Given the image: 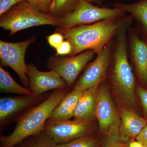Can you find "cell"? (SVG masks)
Instances as JSON below:
<instances>
[{
  "mask_svg": "<svg viewBox=\"0 0 147 147\" xmlns=\"http://www.w3.org/2000/svg\"><path fill=\"white\" fill-rule=\"evenodd\" d=\"M13 147H59L44 131L29 136Z\"/></svg>",
  "mask_w": 147,
  "mask_h": 147,
  "instance_id": "obj_19",
  "label": "cell"
},
{
  "mask_svg": "<svg viewBox=\"0 0 147 147\" xmlns=\"http://www.w3.org/2000/svg\"><path fill=\"white\" fill-rule=\"evenodd\" d=\"M24 0H0V16L7 12L11 7Z\"/></svg>",
  "mask_w": 147,
  "mask_h": 147,
  "instance_id": "obj_26",
  "label": "cell"
},
{
  "mask_svg": "<svg viewBox=\"0 0 147 147\" xmlns=\"http://www.w3.org/2000/svg\"><path fill=\"white\" fill-rule=\"evenodd\" d=\"M127 36L128 57L137 78L147 88V41L133 29H129Z\"/></svg>",
  "mask_w": 147,
  "mask_h": 147,
  "instance_id": "obj_13",
  "label": "cell"
},
{
  "mask_svg": "<svg viewBox=\"0 0 147 147\" xmlns=\"http://www.w3.org/2000/svg\"><path fill=\"white\" fill-rule=\"evenodd\" d=\"M86 1H88L91 3L97 4L99 5H101L102 2V0H86Z\"/></svg>",
  "mask_w": 147,
  "mask_h": 147,
  "instance_id": "obj_30",
  "label": "cell"
},
{
  "mask_svg": "<svg viewBox=\"0 0 147 147\" xmlns=\"http://www.w3.org/2000/svg\"><path fill=\"white\" fill-rule=\"evenodd\" d=\"M64 39L65 38L63 35L57 32H55V33L47 37L48 43L55 49L57 48L62 44L64 41Z\"/></svg>",
  "mask_w": 147,
  "mask_h": 147,
  "instance_id": "obj_25",
  "label": "cell"
},
{
  "mask_svg": "<svg viewBox=\"0 0 147 147\" xmlns=\"http://www.w3.org/2000/svg\"><path fill=\"white\" fill-rule=\"evenodd\" d=\"M136 91L142 104L143 112L147 119V88L138 85L136 86Z\"/></svg>",
  "mask_w": 147,
  "mask_h": 147,
  "instance_id": "obj_23",
  "label": "cell"
},
{
  "mask_svg": "<svg viewBox=\"0 0 147 147\" xmlns=\"http://www.w3.org/2000/svg\"><path fill=\"white\" fill-rule=\"evenodd\" d=\"M131 15L121 19L114 38L109 79L117 94L127 107L134 110L136 105L135 77L129 61L127 32L133 21Z\"/></svg>",
  "mask_w": 147,
  "mask_h": 147,
  "instance_id": "obj_1",
  "label": "cell"
},
{
  "mask_svg": "<svg viewBox=\"0 0 147 147\" xmlns=\"http://www.w3.org/2000/svg\"><path fill=\"white\" fill-rule=\"evenodd\" d=\"M127 147H144L141 143L138 141L131 140L129 142Z\"/></svg>",
  "mask_w": 147,
  "mask_h": 147,
  "instance_id": "obj_29",
  "label": "cell"
},
{
  "mask_svg": "<svg viewBox=\"0 0 147 147\" xmlns=\"http://www.w3.org/2000/svg\"><path fill=\"white\" fill-rule=\"evenodd\" d=\"M102 1H103V0H102Z\"/></svg>",
  "mask_w": 147,
  "mask_h": 147,
  "instance_id": "obj_31",
  "label": "cell"
},
{
  "mask_svg": "<svg viewBox=\"0 0 147 147\" xmlns=\"http://www.w3.org/2000/svg\"><path fill=\"white\" fill-rule=\"evenodd\" d=\"M51 92L41 95H20L0 98V133L11 123H16L31 108L45 100Z\"/></svg>",
  "mask_w": 147,
  "mask_h": 147,
  "instance_id": "obj_6",
  "label": "cell"
},
{
  "mask_svg": "<svg viewBox=\"0 0 147 147\" xmlns=\"http://www.w3.org/2000/svg\"><path fill=\"white\" fill-rule=\"evenodd\" d=\"M57 53L56 55L58 56L69 55L71 54L72 51V46L71 43L68 40L64 41L56 49Z\"/></svg>",
  "mask_w": 147,
  "mask_h": 147,
  "instance_id": "obj_27",
  "label": "cell"
},
{
  "mask_svg": "<svg viewBox=\"0 0 147 147\" xmlns=\"http://www.w3.org/2000/svg\"><path fill=\"white\" fill-rule=\"evenodd\" d=\"M52 25L57 27V17L44 13L34 5L24 1L11 7L0 18V26L9 30V35L34 26Z\"/></svg>",
  "mask_w": 147,
  "mask_h": 147,
  "instance_id": "obj_4",
  "label": "cell"
},
{
  "mask_svg": "<svg viewBox=\"0 0 147 147\" xmlns=\"http://www.w3.org/2000/svg\"><path fill=\"white\" fill-rule=\"evenodd\" d=\"M95 54L94 51L88 50L71 57L53 55L48 59L47 67L59 73L70 88Z\"/></svg>",
  "mask_w": 147,
  "mask_h": 147,
  "instance_id": "obj_9",
  "label": "cell"
},
{
  "mask_svg": "<svg viewBox=\"0 0 147 147\" xmlns=\"http://www.w3.org/2000/svg\"><path fill=\"white\" fill-rule=\"evenodd\" d=\"M119 113L121 122L119 136L124 142L136 138L147 125V120L127 107L121 108Z\"/></svg>",
  "mask_w": 147,
  "mask_h": 147,
  "instance_id": "obj_14",
  "label": "cell"
},
{
  "mask_svg": "<svg viewBox=\"0 0 147 147\" xmlns=\"http://www.w3.org/2000/svg\"><path fill=\"white\" fill-rule=\"evenodd\" d=\"M126 12L121 9L100 7L93 5L86 0H78L74 9L64 16L57 17L59 23L58 28L69 29L90 25L104 20L121 19Z\"/></svg>",
  "mask_w": 147,
  "mask_h": 147,
  "instance_id": "obj_5",
  "label": "cell"
},
{
  "mask_svg": "<svg viewBox=\"0 0 147 147\" xmlns=\"http://www.w3.org/2000/svg\"><path fill=\"white\" fill-rule=\"evenodd\" d=\"M113 5L130 13L137 22L142 38L147 41V0H139L130 4L117 3Z\"/></svg>",
  "mask_w": 147,
  "mask_h": 147,
  "instance_id": "obj_17",
  "label": "cell"
},
{
  "mask_svg": "<svg viewBox=\"0 0 147 147\" xmlns=\"http://www.w3.org/2000/svg\"><path fill=\"white\" fill-rule=\"evenodd\" d=\"M114 38L107 44L94 61L85 67L73 87L74 89L86 90L98 86L105 80L110 66Z\"/></svg>",
  "mask_w": 147,
  "mask_h": 147,
  "instance_id": "obj_11",
  "label": "cell"
},
{
  "mask_svg": "<svg viewBox=\"0 0 147 147\" xmlns=\"http://www.w3.org/2000/svg\"><path fill=\"white\" fill-rule=\"evenodd\" d=\"M83 92L74 89L69 92L53 110L48 120L63 121L68 120L74 117L77 102Z\"/></svg>",
  "mask_w": 147,
  "mask_h": 147,
  "instance_id": "obj_16",
  "label": "cell"
},
{
  "mask_svg": "<svg viewBox=\"0 0 147 147\" xmlns=\"http://www.w3.org/2000/svg\"><path fill=\"white\" fill-rule=\"evenodd\" d=\"M94 122L74 120L63 121L48 120L43 131L57 145L62 144L81 137L94 134Z\"/></svg>",
  "mask_w": 147,
  "mask_h": 147,
  "instance_id": "obj_7",
  "label": "cell"
},
{
  "mask_svg": "<svg viewBox=\"0 0 147 147\" xmlns=\"http://www.w3.org/2000/svg\"><path fill=\"white\" fill-rule=\"evenodd\" d=\"M121 18L102 20L69 29L57 27L55 32L61 33L65 39L71 43L72 51L69 57L88 50H93L97 55L115 36Z\"/></svg>",
  "mask_w": 147,
  "mask_h": 147,
  "instance_id": "obj_2",
  "label": "cell"
},
{
  "mask_svg": "<svg viewBox=\"0 0 147 147\" xmlns=\"http://www.w3.org/2000/svg\"><path fill=\"white\" fill-rule=\"evenodd\" d=\"M34 5L44 13H50V6L53 0H24Z\"/></svg>",
  "mask_w": 147,
  "mask_h": 147,
  "instance_id": "obj_24",
  "label": "cell"
},
{
  "mask_svg": "<svg viewBox=\"0 0 147 147\" xmlns=\"http://www.w3.org/2000/svg\"><path fill=\"white\" fill-rule=\"evenodd\" d=\"M0 88L1 91L6 93L18 95H33L30 89L19 85L14 81L7 71L0 66Z\"/></svg>",
  "mask_w": 147,
  "mask_h": 147,
  "instance_id": "obj_18",
  "label": "cell"
},
{
  "mask_svg": "<svg viewBox=\"0 0 147 147\" xmlns=\"http://www.w3.org/2000/svg\"><path fill=\"white\" fill-rule=\"evenodd\" d=\"M59 147H102V142L94 134L75 139L62 144Z\"/></svg>",
  "mask_w": 147,
  "mask_h": 147,
  "instance_id": "obj_21",
  "label": "cell"
},
{
  "mask_svg": "<svg viewBox=\"0 0 147 147\" xmlns=\"http://www.w3.org/2000/svg\"><path fill=\"white\" fill-rule=\"evenodd\" d=\"M103 82L99 85L98 90L96 118L99 130L104 136L119 135L121 122L119 113L117 111L109 90L103 84Z\"/></svg>",
  "mask_w": 147,
  "mask_h": 147,
  "instance_id": "obj_10",
  "label": "cell"
},
{
  "mask_svg": "<svg viewBox=\"0 0 147 147\" xmlns=\"http://www.w3.org/2000/svg\"><path fill=\"white\" fill-rule=\"evenodd\" d=\"M125 142L122 141L118 134L104 136L102 141V147H127Z\"/></svg>",
  "mask_w": 147,
  "mask_h": 147,
  "instance_id": "obj_22",
  "label": "cell"
},
{
  "mask_svg": "<svg viewBox=\"0 0 147 147\" xmlns=\"http://www.w3.org/2000/svg\"><path fill=\"white\" fill-rule=\"evenodd\" d=\"M35 40V38L33 36L20 42L0 41L1 66H8L13 69L19 76L24 87L28 88L30 84L27 75L25 55L27 47Z\"/></svg>",
  "mask_w": 147,
  "mask_h": 147,
  "instance_id": "obj_8",
  "label": "cell"
},
{
  "mask_svg": "<svg viewBox=\"0 0 147 147\" xmlns=\"http://www.w3.org/2000/svg\"><path fill=\"white\" fill-rule=\"evenodd\" d=\"M98 86L92 87L83 92L77 102L74 118L76 120L94 122Z\"/></svg>",
  "mask_w": 147,
  "mask_h": 147,
  "instance_id": "obj_15",
  "label": "cell"
},
{
  "mask_svg": "<svg viewBox=\"0 0 147 147\" xmlns=\"http://www.w3.org/2000/svg\"><path fill=\"white\" fill-rule=\"evenodd\" d=\"M135 139L144 147H147V124Z\"/></svg>",
  "mask_w": 147,
  "mask_h": 147,
  "instance_id": "obj_28",
  "label": "cell"
},
{
  "mask_svg": "<svg viewBox=\"0 0 147 147\" xmlns=\"http://www.w3.org/2000/svg\"><path fill=\"white\" fill-rule=\"evenodd\" d=\"M78 0H53L50 6V13L56 17L64 16L71 12Z\"/></svg>",
  "mask_w": 147,
  "mask_h": 147,
  "instance_id": "obj_20",
  "label": "cell"
},
{
  "mask_svg": "<svg viewBox=\"0 0 147 147\" xmlns=\"http://www.w3.org/2000/svg\"><path fill=\"white\" fill-rule=\"evenodd\" d=\"M68 88L54 90L45 100L28 110L16 122L11 134L1 135L0 147H13L25 138L43 131L45 123Z\"/></svg>",
  "mask_w": 147,
  "mask_h": 147,
  "instance_id": "obj_3",
  "label": "cell"
},
{
  "mask_svg": "<svg viewBox=\"0 0 147 147\" xmlns=\"http://www.w3.org/2000/svg\"><path fill=\"white\" fill-rule=\"evenodd\" d=\"M27 75L29 80V88L34 95H41L52 90L69 88L65 80L55 70L40 71L32 63L27 65Z\"/></svg>",
  "mask_w": 147,
  "mask_h": 147,
  "instance_id": "obj_12",
  "label": "cell"
}]
</instances>
